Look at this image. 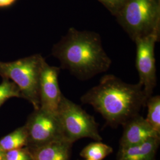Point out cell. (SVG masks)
I'll list each match as a JSON object with an SVG mask.
<instances>
[{"label": "cell", "mask_w": 160, "mask_h": 160, "mask_svg": "<svg viewBox=\"0 0 160 160\" xmlns=\"http://www.w3.org/2000/svg\"><path fill=\"white\" fill-rule=\"evenodd\" d=\"M148 99L139 82L126 83L112 74L104 75L98 85L81 97L82 103L91 105L113 128L139 115Z\"/></svg>", "instance_id": "cell-1"}, {"label": "cell", "mask_w": 160, "mask_h": 160, "mask_svg": "<svg viewBox=\"0 0 160 160\" xmlns=\"http://www.w3.org/2000/svg\"><path fill=\"white\" fill-rule=\"evenodd\" d=\"M52 55L59 61L62 68L80 80H88L106 72L112 64L100 34L74 28H69L53 46Z\"/></svg>", "instance_id": "cell-2"}, {"label": "cell", "mask_w": 160, "mask_h": 160, "mask_svg": "<svg viewBox=\"0 0 160 160\" xmlns=\"http://www.w3.org/2000/svg\"><path fill=\"white\" fill-rule=\"evenodd\" d=\"M132 40L160 33V0H129L114 16Z\"/></svg>", "instance_id": "cell-3"}, {"label": "cell", "mask_w": 160, "mask_h": 160, "mask_svg": "<svg viewBox=\"0 0 160 160\" xmlns=\"http://www.w3.org/2000/svg\"><path fill=\"white\" fill-rule=\"evenodd\" d=\"M45 61L41 55L35 54L14 61L0 62V75L14 82L34 109L40 108L39 81Z\"/></svg>", "instance_id": "cell-4"}, {"label": "cell", "mask_w": 160, "mask_h": 160, "mask_svg": "<svg viewBox=\"0 0 160 160\" xmlns=\"http://www.w3.org/2000/svg\"><path fill=\"white\" fill-rule=\"evenodd\" d=\"M57 116L63 138L69 142L74 143L84 138L95 141H102L98 124L94 117L63 95L58 109Z\"/></svg>", "instance_id": "cell-5"}, {"label": "cell", "mask_w": 160, "mask_h": 160, "mask_svg": "<svg viewBox=\"0 0 160 160\" xmlns=\"http://www.w3.org/2000/svg\"><path fill=\"white\" fill-rule=\"evenodd\" d=\"M24 126L28 139L26 147L29 148L64 138L57 114L41 108L34 109Z\"/></svg>", "instance_id": "cell-6"}, {"label": "cell", "mask_w": 160, "mask_h": 160, "mask_svg": "<svg viewBox=\"0 0 160 160\" xmlns=\"http://www.w3.org/2000/svg\"><path fill=\"white\" fill-rule=\"evenodd\" d=\"M160 34L153 33L139 38L134 40L137 46L136 68L139 81L149 98L157 85L155 46L159 40Z\"/></svg>", "instance_id": "cell-7"}, {"label": "cell", "mask_w": 160, "mask_h": 160, "mask_svg": "<svg viewBox=\"0 0 160 160\" xmlns=\"http://www.w3.org/2000/svg\"><path fill=\"white\" fill-rule=\"evenodd\" d=\"M59 72L60 68L43 62L39 81L40 108L55 114L63 96L58 82Z\"/></svg>", "instance_id": "cell-8"}, {"label": "cell", "mask_w": 160, "mask_h": 160, "mask_svg": "<svg viewBox=\"0 0 160 160\" xmlns=\"http://www.w3.org/2000/svg\"><path fill=\"white\" fill-rule=\"evenodd\" d=\"M122 126L123 131L119 141V148L142 143L152 138H160V135L140 114L127 121Z\"/></svg>", "instance_id": "cell-9"}, {"label": "cell", "mask_w": 160, "mask_h": 160, "mask_svg": "<svg viewBox=\"0 0 160 160\" xmlns=\"http://www.w3.org/2000/svg\"><path fill=\"white\" fill-rule=\"evenodd\" d=\"M73 143L62 138L29 149L33 160H70Z\"/></svg>", "instance_id": "cell-10"}, {"label": "cell", "mask_w": 160, "mask_h": 160, "mask_svg": "<svg viewBox=\"0 0 160 160\" xmlns=\"http://www.w3.org/2000/svg\"><path fill=\"white\" fill-rule=\"evenodd\" d=\"M160 138H152L142 143L119 148L117 160H155Z\"/></svg>", "instance_id": "cell-11"}, {"label": "cell", "mask_w": 160, "mask_h": 160, "mask_svg": "<svg viewBox=\"0 0 160 160\" xmlns=\"http://www.w3.org/2000/svg\"><path fill=\"white\" fill-rule=\"evenodd\" d=\"M28 133L25 126L16 129L0 139V150L7 152L28 146Z\"/></svg>", "instance_id": "cell-12"}, {"label": "cell", "mask_w": 160, "mask_h": 160, "mask_svg": "<svg viewBox=\"0 0 160 160\" xmlns=\"http://www.w3.org/2000/svg\"><path fill=\"white\" fill-rule=\"evenodd\" d=\"M113 152V148L101 141L89 143L82 149L80 156L86 160H103Z\"/></svg>", "instance_id": "cell-13"}, {"label": "cell", "mask_w": 160, "mask_h": 160, "mask_svg": "<svg viewBox=\"0 0 160 160\" xmlns=\"http://www.w3.org/2000/svg\"><path fill=\"white\" fill-rule=\"evenodd\" d=\"M148 113L145 119L157 133L160 135V96H151L147 102Z\"/></svg>", "instance_id": "cell-14"}, {"label": "cell", "mask_w": 160, "mask_h": 160, "mask_svg": "<svg viewBox=\"0 0 160 160\" xmlns=\"http://www.w3.org/2000/svg\"><path fill=\"white\" fill-rule=\"evenodd\" d=\"M12 97H22V96L14 82L7 79H3L0 84V106Z\"/></svg>", "instance_id": "cell-15"}, {"label": "cell", "mask_w": 160, "mask_h": 160, "mask_svg": "<svg viewBox=\"0 0 160 160\" xmlns=\"http://www.w3.org/2000/svg\"><path fill=\"white\" fill-rule=\"evenodd\" d=\"M6 160H33L28 147L12 149L5 152Z\"/></svg>", "instance_id": "cell-16"}, {"label": "cell", "mask_w": 160, "mask_h": 160, "mask_svg": "<svg viewBox=\"0 0 160 160\" xmlns=\"http://www.w3.org/2000/svg\"><path fill=\"white\" fill-rule=\"evenodd\" d=\"M115 16L129 0H97Z\"/></svg>", "instance_id": "cell-17"}, {"label": "cell", "mask_w": 160, "mask_h": 160, "mask_svg": "<svg viewBox=\"0 0 160 160\" xmlns=\"http://www.w3.org/2000/svg\"><path fill=\"white\" fill-rule=\"evenodd\" d=\"M17 0H0V8H6L14 4Z\"/></svg>", "instance_id": "cell-18"}, {"label": "cell", "mask_w": 160, "mask_h": 160, "mask_svg": "<svg viewBox=\"0 0 160 160\" xmlns=\"http://www.w3.org/2000/svg\"><path fill=\"white\" fill-rule=\"evenodd\" d=\"M0 160H6L5 152L0 150Z\"/></svg>", "instance_id": "cell-19"}, {"label": "cell", "mask_w": 160, "mask_h": 160, "mask_svg": "<svg viewBox=\"0 0 160 160\" xmlns=\"http://www.w3.org/2000/svg\"></svg>", "instance_id": "cell-20"}, {"label": "cell", "mask_w": 160, "mask_h": 160, "mask_svg": "<svg viewBox=\"0 0 160 160\" xmlns=\"http://www.w3.org/2000/svg\"><path fill=\"white\" fill-rule=\"evenodd\" d=\"M0 107H1V106H0Z\"/></svg>", "instance_id": "cell-21"}]
</instances>
